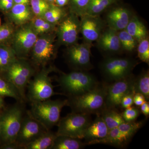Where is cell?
<instances>
[{"label":"cell","instance_id":"cell-1","mask_svg":"<svg viewBox=\"0 0 149 149\" xmlns=\"http://www.w3.org/2000/svg\"><path fill=\"white\" fill-rule=\"evenodd\" d=\"M107 84L99 83L90 91L78 95L68 97L67 106L72 112L100 115L105 108Z\"/></svg>","mask_w":149,"mask_h":149},{"label":"cell","instance_id":"cell-2","mask_svg":"<svg viewBox=\"0 0 149 149\" xmlns=\"http://www.w3.org/2000/svg\"><path fill=\"white\" fill-rule=\"evenodd\" d=\"M23 102H17L0 114L1 145L15 142L25 111Z\"/></svg>","mask_w":149,"mask_h":149},{"label":"cell","instance_id":"cell-3","mask_svg":"<svg viewBox=\"0 0 149 149\" xmlns=\"http://www.w3.org/2000/svg\"><path fill=\"white\" fill-rule=\"evenodd\" d=\"M57 82L64 95L68 97L83 94L99 83L93 74L83 70L63 73L58 78Z\"/></svg>","mask_w":149,"mask_h":149},{"label":"cell","instance_id":"cell-4","mask_svg":"<svg viewBox=\"0 0 149 149\" xmlns=\"http://www.w3.org/2000/svg\"><path fill=\"white\" fill-rule=\"evenodd\" d=\"M67 106V100H51L31 102L28 112L48 130L57 125L62 109Z\"/></svg>","mask_w":149,"mask_h":149},{"label":"cell","instance_id":"cell-5","mask_svg":"<svg viewBox=\"0 0 149 149\" xmlns=\"http://www.w3.org/2000/svg\"><path fill=\"white\" fill-rule=\"evenodd\" d=\"M35 74V69L24 58H17L5 72L1 74L15 85L24 101L27 100L26 89Z\"/></svg>","mask_w":149,"mask_h":149},{"label":"cell","instance_id":"cell-6","mask_svg":"<svg viewBox=\"0 0 149 149\" xmlns=\"http://www.w3.org/2000/svg\"><path fill=\"white\" fill-rule=\"evenodd\" d=\"M52 70V68H43L35 73L33 79L30 80L27 87V99L31 102L46 100L57 94L54 91V86L49 75Z\"/></svg>","mask_w":149,"mask_h":149},{"label":"cell","instance_id":"cell-7","mask_svg":"<svg viewBox=\"0 0 149 149\" xmlns=\"http://www.w3.org/2000/svg\"><path fill=\"white\" fill-rule=\"evenodd\" d=\"M91 115L72 112L60 118L58 123L57 136L83 139L84 133L92 122Z\"/></svg>","mask_w":149,"mask_h":149},{"label":"cell","instance_id":"cell-8","mask_svg":"<svg viewBox=\"0 0 149 149\" xmlns=\"http://www.w3.org/2000/svg\"><path fill=\"white\" fill-rule=\"evenodd\" d=\"M137 64V62L131 58H108L102 62L100 68L105 79L113 82L131 76Z\"/></svg>","mask_w":149,"mask_h":149},{"label":"cell","instance_id":"cell-9","mask_svg":"<svg viewBox=\"0 0 149 149\" xmlns=\"http://www.w3.org/2000/svg\"><path fill=\"white\" fill-rule=\"evenodd\" d=\"M38 35L30 23L21 25L15 31L12 37L13 49L17 57L23 58L32 50Z\"/></svg>","mask_w":149,"mask_h":149},{"label":"cell","instance_id":"cell-10","mask_svg":"<svg viewBox=\"0 0 149 149\" xmlns=\"http://www.w3.org/2000/svg\"><path fill=\"white\" fill-rule=\"evenodd\" d=\"M47 130L42 124L30 115L28 111H26L15 143L20 149H24Z\"/></svg>","mask_w":149,"mask_h":149},{"label":"cell","instance_id":"cell-11","mask_svg":"<svg viewBox=\"0 0 149 149\" xmlns=\"http://www.w3.org/2000/svg\"><path fill=\"white\" fill-rule=\"evenodd\" d=\"M135 77L132 75L126 78L107 84L105 108L115 109L120 107L123 97L133 91Z\"/></svg>","mask_w":149,"mask_h":149},{"label":"cell","instance_id":"cell-12","mask_svg":"<svg viewBox=\"0 0 149 149\" xmlns=\"http://www.w3.org/2000/svg\"><path fill=\"white\" fill-rule=\"evenodd\" d=\"M54 37L47 34L38 37L32 49V59L37 65L44 66L54 58Z\"/></svg>","mask_w":149,"mask_h":149},{"label":"cell","instance_id":"cell-13","mask_svg":"<svg viewBox=\"0 0 149 149\" xmlns=\"http://www.w3.org/2000/svg\"><path fill=\"white\" fill-rule=\"evenodd\" d=\"M80 32V21L78 16L72 12L60 22L58 36L62 44L71 46L77 42Z\"/></svg>","mask_w":149,"mask_h":149},{"label":"cell","instance_id":"cell-14","mask_svg":"<svg viewBox=\"0 0 149 149\" xmlns=\"http://www.w3.org/2000/svg\"><path fill=\"white\" fill-rule=\"evenodd\" d=\"M91 43L71 45L67 54L68 61L77 70L86 71L92 68L91 62Z\"/></svg>","mask_w":149,"mask_h":149},{"label":"cell","instance_id":"cell-15","mask_svg":"<svg viewBox=\"0 0 149 149\" xmlns=\"http://www.w3.org/2000/svg\"><path fill=\"white\" fill-rule=\"evenodd\" d=\"M81 17L80 32L85 42L91 44L98 40L101 35L103 23L98 16L86 14Z\"/></svg>","mask_w":149,"mask_h":149},{"label":"cell","instance_id":"cell-16","mask_svg":"<svg viewBox=\"0 0 149 149\" xmlns=\"http://www.w3.org/2000/svg\"><path fill=\"white\" fill-rule=\"evenodd\" d=\"M132 16L129 10L124 8H118L107 15V22L109 28L118 32L125 29Z\"/></svg>","mask_w":149,"mask_h":149},{"label":"cell","instance_id":"cell-17","mask_svg":"<svg viewBox=\"0 0 149 149\" xmlns=\"http://www.w3.org/2000/svg\"><path fill=\"white\" fill-rule=\"evenodd\" d=\"M109 130L101 116L97 115L95 119L92 121L85 130L83 137L86 141L85 145L104 138Z\"/></svg>","mask_w":149,"mask_h":149},{"label":"cell","instance_id":"cell-18","mask_svg":"<svg viewBox=\"0 0 149 149\" xmlns=\"http://www.w3.org/2000/svg\"><path fill=\"white\" fill-rule=\"evenodd\" d=\"M98 40L99 46L104 51L116 52L121 47L118 32L110 28L101 35Z\"/></svg>","mask_w":149,"mask_h":149},{"label":"cell","instance_id":"cell-19","mask_svg":"<svg viewBox=\"0 0 149 149\" xmlns=\"http://www.w3.org/2000/svg\"><path fill=\"white\" fill-rule=\"evenodd\" d=\"M33 15L29 5L14 4L9 10L8 15L10 20L15 24L22 25L31 21Z\"/></svg>","mask_w":149,"mask_h":149},{"label":"cell","instance_id":"cell-20","mask_svg":"<svg viewBox=\"0 0 149 149\" xmlns=\"http://www.w3.org/2000/svg\"><path fill=\"white\" fill-rule=\"evenodd\" d=\"M130 141V139L125 134L120 132L118 128H116L110 130L107 135L104 138L91 142L88 145L106 144L121 148L125 147Z\"/></svg>","mask_w":149,"mask_h":149},{"label":"cell","instance_id":"cell-21","mask_svg":"<svg viewBox=\"0 0 149 149\" xmlns=\"http://www.w3.org/2000/svg\"><path fill=\"white\" fill-rule=\"evenodd\" d=\"M56 137V133L47 130L24 149H51Z\"/></svg>","mask_w":149,"mask_h":149},{"label":"cell","instance_id":"cell-22","mask_svg":"<svg viewBox=\"0 0 149 149\" xmlns=\"http://www.w3.org/2000/svg\"><path fill=\"white\" fill-rule=\"evenodd\" d=\"M85 145L81 139L57 135L51 149H81L83 148Z\"/></svg>","mask_w":149,"mask_h":149},{"label":"cell","instance_id":"cell-23","mask_svg":"<svg viewBox=\"0 0 149 149\" xmlns=\"http://www.w3.org/2000/svg\"><path fill=\"white\" fill-rule=\"evenodd\" d=\"M100 115L109 130L118 128L120 124L125 122L121 113H119L115 109L105 108Z\"/></svg>","mask_w":149,"mask_h":149},{"label":"cell","instance_id":"cell-24","mask_svg":"<svg viewBox=\"0 0 149 149\" xmlns=\"http://www.w3.org/2000/svg\"><path fill=\"white\" fill-rule=\"evenodd\" d=\"M17 58L12 47L0 44V74L5 72Z\"/></svg>","mask_w":149,"mask_h":149},{"label":"cell","instance_id":"cell-25","mask_svg":"<svg viewBox=\"0 0 149 149\" xmlns=\"http://www.w3.org/2000/svg\"><path fill=\"white\" fill-rule=\"evenodd\" d=\"M125 29L138 42L147 37L146 27L136 16L131 17Z\"/></svg>","mask_w":149,"mask_h":149},{"label":"cell","instance_id":"cell-26","mask_svg":"<svg viewBox=\"0 0 149 149\" xmlns=\"http://www.w3.org/2000/svg\"><path fill=\"white\" fill-rule=\"evenodd\" d=\"M0 96L10 97L15 99L17 102H23L21 96L15 85L0 74Z\"/></svg>","mask_w":149,"mask_h":149},{"label":"cell","instance_id":"cell-27","mask_svg":"<svg viewBox=\"0 0 149 149\" xmlns=\"http://www.w3.org/2000/svg\"><path fill=\"white\" fill-rule=\"evenodd\" d=\"M133 91L135 93L142 94L146 100H149V72L148 70L143 71L138 77L135 78Z\"/></svg>","mask_w":149,"mask_h":149},{"label":"cell","instance_id":"cell-28","mask_svg":"<svg viewBox=\"0 0 149 149\" xmlns=\"http://www.w3.org/2000/svg\"><path fill=\"white\" fill-rule=\"evenodd\" d=\"M66 16L65 11L58 6L51 5L50 6L41 17L50 23L57 24Z\"/></svg>","mask_w":149,"mask_h":149},{"label":"cell","instance_id":"cell-29","mask_svg":"<svg viewBox=\"0 0 149 149\" xmlns=\"http://www.w3.org/2000/svg\"><path fill=\"white\" fill-rule=\"evenodd\" d=\"M116 0H91L86 14L98 16L106 9L116 2Z\"/></svg>","mask_w":149,"mask_h":149},{"label":"cell","instance_id":"cell-30","mask_svg":"<svg viewBox=\"0 0 149 149\" xmlns=\"http://www.w3.org/2000/svg\"><path fill=\"white\" fill-rule=\"evenodd\" d=\"M30 22L33 29L38 35L48 34L54 30L55 25L40 17L32 19Z\"/></svg>","mask_w":149,"mask_h":149},{"label":"cell","instance_id":"cell-31","mask_svg":"<svg viewBox=\"0 0 149 149\" xmlns=\"http://www.w3.org/2000/svg\"><path fill=\"white\" fill-rule=\"evenodd\" d=\"M146 120L140 121H132V122H124L120 124L118 128L120 132L131 140L136 132L141 129L145 124Z\"/></svg>","mask_w":149,"mask_h":149},{"label":"cell","instance_id":"cell-32","mask_svg":"<svg viewBox=\"0 0 149 149\" xmlns=\"http://www.w3.org/2000/svg\"><path fill=\"white\" fill-rule=\"evenodd\" d=\"M121 47L127 52H132L137 45V41L130 35L125 29L118 32Z\"/></svg>","mask_w":149,"mask_h":149},{"label":"cell","instance_id":"cell-33","mask_svg":"<svg viewBox=\"0 0 149 149\" xmlns=\"http://www.w3.org/2000/svg\"><path fill=\"white\" fill-rule=\"evenodd\" d=\"M72 13L82 17L86 14L91 0H70Z\"/></svg>","mask_w":149,"mask_h":149},{"label":"cell","instance_id":"cell-34","mask_svg":"<svg viewBox=\"0 0 149 149\" xmlns=\"http://www.w3.org/2000/svg\"><path fill=\"white\" fill-rule=\"evenodd\" d=\"M31 8L34 15L41 17L50 6L46 0H30Z\"/></svg>","mask_w":149,"mask_h":149},{"label":"cell","instance_id":"cell-35","mask_svg":"<svg viewBox=\"0 0 149 149\" xmlns=\"http://www.w3.org/2000/svg\"><path fill=\"white\" fill-rule=\"evenodd\" d=\"M138 56L139 59L143 62L149 64V41L146 37L139 42L138 49Z\"/></svg>","mask_w":149,"mask_h":149},{"label":"cell","instance_id":"cell-36","mask_svg":"<svg viewBox=\"0 0 149 149\" xmlns=\"http://www.w3.org/2000/svg\"><path fill=\"white\" fill-rule=\"evenodd\" d=\"M13 26L10 23H5L0 26V44H3L12 39L15 32Z\"/></svg>","mask_w":149,"mask_h":149},{"label":"cell","instance_id":"cell-37","mask_svg":"<svg viewBox=\"0 0 149 149\" xmlns=\"http://www.w3.org/2000/svg\"><path fill=\"white\" fill-rule=\"evenodd\" d=\"M141 113L140 109L137 107H131L125 109L121 113L123 118L126 122L136 121Z\"/></svg>","mask_w":149,"mask_h":149},{"label":"cell","instance_id":"cell-38","mask_svg":"<svg viewBox=\"0 0 149 149\" xmlns=\"http://www.w3.org/2000/svg\"><path fill=\"white\" fill-rule=\"evenodd\" d=\"M134 91L126 94L123 97L120 102V106L122 108L125 109L133 106V97L135 95Z\"/></svg>","mask_w":149,"mask_h":149},{"label":"cell","instance_id":"cell-39","mask_svg":"<svg viewBox=\"0 0 149 149\" xmlns=\"http://www.w3.org/2000/svg\"><path fill=\"white\" fill-rule=\"evenodd\" d=\"M146 98L143 95L139 93H135L133 97V104L137 107H140L144 102L146 101Z\"/></svg>","mask_w":149,"mask_h":149},{"label":"cell","instance_id":"cell-40","mask_svg":"<svg viewBox=\"0 0 149 149\" xmlns=\"http://www.w3.org/2000/svg\"><path fill=\"white\" fill-rule=\"evenodd\" d=\"M140 111L146 118H148L149 116V103L148 101H145L140 106Z\"/></svg>","mask_w":149,"mask_h":149},{"label":"cell","instance_id":"cell-41","mask_svg":"<svg viewBox=\"0 0 149 149\" xmlns=\"http://www.w3.org/2000/svg\"><path fill=\"white\" fill-rule=\"evenodd\" d=\"M1 149H20V147L15 142L9 143L2 144L0 146Z\"/></svg>","mask_w":149,"mask_h":149},{"label":"cell","instance_id":"cell-42","mask_svg":"<svg viewBox=\"0 0 149 149\" xmlns=\"http://www.w3.org/2000/svg\"><path fill=\"white\" fill-rule=\"evenodd\" d=\"M14 3L13 1L8 2L0 6V10L3 11H9L13 7Z\"/></svg>","mask_w":149,"mask_h":149},{"label":"cell","instance_id":"cell-43","mask_svg":"<svg viewBox=\"0 0 149 149\" xmlns=\"http://www.w3.org/2000/svg\"><path fill=\"white\" fill-rule=\"evenodd\" d=\"M69 0H55L57 5L59 7L63 6L68 3Z\"/></svg>","mask_w":149,"mask_h":149},{"label":"cell","instance_id":"cell-44","mask_svg":"<svg viewBox=\"0 0 149 149\" xmlns=\"http://www.w3.org/2000/svg\"><path fill=\"white\" fill-rule=\"evenodd\" d=\"M14 4H27L29 5L30 1L29 0H13Z\"/></svg>","mask_w":149,"mask_h":149},{"label":"cell","instance_id":"cell-45","mask_svg":"<svg viewBox=\"0 0 149 149\" xmlns=\"http://www.w3.org/2000/svg\"><path fill=\"white\" fill-rule=\"evenodd\" d=\"M4 106V101L3 97L0 96V111Z\"/></svg>","mask_w":149,"mask_h":149},{"label":"cell","instance_id":"cell-46","mask_svg":"<svg viewBox=\"0 0 149 149\" xmlns=\"http://www.w3.org/2000/svg\"><path fill=\"white\" fill-rule=\"evenodd\" d=\"M13 0H0V6L5 3L8 2L12 1Z\"/></svg>","mask_w":149,"mask_h":149},{"label":"cell","instance_id":"cell-47","mask_svg":"<svg viewBox=\"0 0 149 149\" xmlns=\"http://www.w3.org/2000/svg\"><path fill=\"white\" fill-rule=\"evenodd\" d=\"M48 2L53 3L55 2V0H46Z\"/></svg>","mask_w":149,"mask_h":149},{"label":"cell","instance_id":"cell-48","mask_svg":"<svg viewBox=\"0 0 149 149\" xmlns=\"http://www.w3.org/2000/svg\"><path fill=\"white\" fill-rule=\"evenodd\" d=\"M1 123H0V136H1Z\"/></svg>","mask_w":149,"mask_h":149},{"label":"cell","instance_id":"cell-49","mask_svg":"<svg viewBox=\"0 0 149 149\" xmlns=\"http://www.w3.org/2000/svg\"><path fill=\"white\" fill-rule=\"evenodd\" d=\"M1 26V18H0V26Z\"/></svg>","mask_w":149,"mask_h":149}]
</instances>
